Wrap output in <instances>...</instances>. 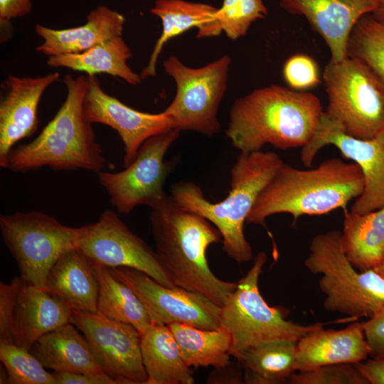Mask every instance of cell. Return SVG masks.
Here are the masks:
<instances>
[{"label":"cell","mask_w":384,"mask_h":384,"mask_svg":"<svg viewBox=\"0 0 384 384\" xmlns=\"http://www.w3.org/2000/svg\"><path fill=\"white\" fill-rule=\"evenodd\" d=\"M372 14L378 21L384 23V0H380L379 6Z\"/></svg>","instance_id":"obj_42"},{"label":"cell","mask_w":384,"mask_h":384,"mask_svg":"<svg viewBox=\"0 0 384 384\" xmlns=\"http://www.w3.org/2000/svg\"><path fill=\"white\" fill-rule=\"evenodd\" d=\"M363 330L369 346V356L384 359V306L373 316L363 321Z\"/></svg>","instance_id":"obj_37"},{"label":"cell","mask_w":384,"mask_h":384,"mask_svg":"<svg viewBox=\"0 0 384 384\" xmlns=\"http://www.w3.org/2000/svg\"><path fill=\"white\" fill-rule=\"evenodd\" d=\"M124 23L122 14L100 6L87 15V21L82 26L58 30L36 24V32L43 39L36 50L48 57L82 53L122 36Z\"/></svg>","instance_id":"obj_22"},{"label":"cell","mask_w":384,"mask_h":384,"mask_svg":"<svg viewBox=\"0 0 384 384\" xmlns=\"http://www.w3.org/2000/svg\"><path fill=\"white\" fill-rule=\"evenodd\" d=\"M82 112L91 124H105L118 133L124 144V167L135 159L146 140L174 128L172 119L164 111L140 112L108 95L95 75H87Z\"/></svg>","instance_id":"obj_16"},{"label":"cell","mask_w":384,"mask_h":384,"mask_svg":"<svg viewBox=\"0 0 384 384\" xmlns=\"http://www.w3.org/2000/svg\"><path fill=\"white\" fill-rule=\"evenodd\" d=\"M92 262L99 283L97 312L131 324L143 334L152 323L140 299L110 267Z\"/></svg>","instance_id":"obj_30"},{"label":"cell","mask_w":384,"mask_h":384,"mask_svg":"<svg viewBox=\"0 0 384 384\" xmlns=\"http://www.w3.org/2000/svg\"><path fill=\"white\" fill-rule=\"evenodd\" d=\"M146 384H193V373L183 361L177 342L166 325H154L141 336Z\"/></svg>","instance_id":"obj_25"},{"label":"cell","mask_w":384,"mask_h":384,"mask_svg":"<svg viewBox=\"0 0 384 384\" xmlns=\"http://www.w3.org/2000/svg\"><path fill=\"white\" fill-rule=\"evenodd\" d=\"M284 164L273 151L240 152L230 169L228 195L221 201L210 202L199 186L188 181L173 184L170 196L181 208L205 218L218 228L223 249L230 257L247 262L253 253L244 224L259 194Z\"/></svg>","instance_id":"obj_4"},{"label":"cell","mask_w":384,"mask_h":384,"mask_svg":"<svg viewBox=\"0 0 384 384\" xmlns=\"http://www.w3.org/2000/svg\"><path fill=\"white\" fill-rule=\"evenodd\" d=\"M304 263L311 274L321 275L324 309L370 319L384 306V278L373 269L361 272L353 266L344 252L341 232L315 235Z\"/></svg>","instance_id":"obj_6"},{"label":"cell","mask_w":384,"mask_h":384,"mask_svg":"<svg viewBox=\"0 0 384 384\" xmlns=\"http://www.w3.org/2000/svg\"><path fill=\"white\" fill-rule=\"evenodd\" d=\"M180 132L174 128L146 140L124 170L97 173L100 183L119 213L128 214L142 205L151 208L166 195L164 187L171 166L164 156Z\"/></svg>","instance_id":"obj_11"},{"label":"cell","mask_w":384,"mask_h":384,"mask_svg":"<svg viewBox=\"0 0 384 384\" xmlns=\"http://www.w3.org/2000/svg\"><path fill=\"white\" fill-rule=\"evenodd\" d=\"M78 248L97 264L110 268H134L164 286L177 287L155 250L134 234L112 210H104L97 221L86 225Z\"/></svg>","instance_id":"obj_15"},{"label":"cell","mask_w":384,"mask_h":384,"mask_svg":"<svg viewBox=\"0 0 384 384\" xmlns=\"http://www.w3.org/2000/svg\"><path fill=\"white\" fill-rule=\"evenodd\" d=\"M132 55L129 47L121 36L82 53L49 56L47 63L50 67L67 68L84 72L87 75L106 73L120 78L132 85H137L142 82V79L127 64Z\"/></svg>","instance_id":"obj_28"},{"label":"cell","mask_w":384,"mask_h":384,"mask_svg":"<svg viewBox=\"0 0 384 384\" xmlns=\"http://www.w3.org/2000/svg\"><path fill=\"white\" fill-rule=\"evenodd\" d=\"M231 63L228 55L198 68L185 65L171 55L164 68L176 84V95L164 110L180 131H194L212 137L220 129L218 112L227 89Z\"/></svg>","instance_id":"obj_10"},{"label":"cell","mask_w":384,"mask_h":384,"mask_svg":"<svg viewBox=\"0 0 384 384\" xmlns=\"http://www.w3.org/2000/svg\"><path fill=\"white\" fill-rule=\"evenodd\" d=\"M0 361L9 384H56L53 374L29 350L14 343L0 342Z\"/></svg>","instance_id":"obj_32"},{"label":"cell","mask_w":384,"mask_h":384,"mask_svg":"<svg viewBox=\"0 0 384 384\" xmlns=\"http://www.w3.org/2000/svg\"><path fill=\"white\" fill-rule=\"evenodd\" d=\"M218 8L212 5L186 0H155L151 13L159 17L162 24L161 33L150 55L149 62L141 73L144 80L156 75L159 56L164 45L192 28H198V38L219 36L223 31L217 17Z\"/></svg>","instance_id":"obj_21"},{"label":"cell","mask_w":384,"mask_h":384,"mask_svg":"<svg viewBox=\"0 0 384 384\" xmlns=\"http://www.w3.org/2000/svg\"><path fill=\"white\" fill-rule=\"evenodd\" d=\"M324 112L313 93L272 85L233 102L225 134L242 153L260 151L267 144L282 150L302 148Z\"/></svg>","instance_id":"obj_1"},{"label":"cell","mask_w":384,"mask_h":384,"mask_svg":"<svg viewBox=\"0 0 384 384\" xmlns=\"http://www.w3.org/2000/svg\"><path fill=\"white\" fill-rule=\"evenodd\" d=\"M363 188L362 171L353 161L331 158L309 169L284 164L259 194L246 222L265 226L266 218L277 213L291 214L296 222L302 215L346 211Z\"/></svg>","instance_id":"obj_3"},{"label":"cell","mask_w":384,"mask_h":384,"mask_svg":"<svg viewBox=\"0 0 384 384\" xmlns=\"http://www.w3.org/2000/svg\"><path fill=\"white\" fill-rule=\"evenodd\" d=\"M240 363H230L225 366L215 368L209 375L208 383H245L244 374Z\"/></svg>","instance_id":"obj_40"},{"label":"cell","mask_w":384,"mask_h":384,"mask_svg":"<svg viewBox=\"0 0 384 384\" xmlns=\"http://www.w3.org/2000/svg\"><path fill=\"white\" fill-rule=\"evenodd\" d=\"M297 343L290 339H272L237 353L234 357L245 369V383H288L299 370Z\"/></svg>","instance_id":"obj_26"},{"label":"cell","mask_w":384,"mask_h":384,"mask_svg":"<svg viewBox=\"0 0 384 384\" xmlns=\"http://www.w3.org/2000/svg\"><path fill=\"white\" fill-rule=\"evenodd\" d=\"M72 313L46 290L22 279L15 304L13 343L30 350L42 336L71 322Z\"/></svg>","instance_id":"obj_20"},{"label":"cell","mask_w":384,"mask_h":384,"mask_svg":"<svg viewBox=\"0 0 384 384\" xmlns=\"http://www.w3.org/2000/svg\"><path fill=\"white\" fill-rule=\"evenodd\" d=\"M346 56L365 64L384 83V23L372 14L361 17L349 36Z\"/></svg>","instance_id":"obj_31"},{"label":"cell","mask_w":384,"mask_h":384,"mask_svg":"<svg viewBox=\"0 0 384 384\" xmlns=\"http://www.w3.org/2000/svg\"><path fill=\"white\" fill-rule=\"evenodd\" d=\"M378 274L384 278V260L381 264L376 268L373 269Z\"/></svg>","instance_id":"obj_43"},{"label":"cell","mask_w":384,"mask_h":384,"mask_svg":"<svg viewBox=\"0 0 384 384\" xmlns=\"http://www.w3.org/2000/svg\"><path fill=\"white\" fill-rule=\"evenodd\" d=\"M334 145L343 157L361 169L364 188L351 207V212L364 214L384 206V132L370 139H361L345 133L341 126L323 113L309 142L302 148L301 160L311 166L319 150Z\"/></svg>","instance_id":"obj_14"},{"label":"cell","mask_w":384,"mask_h":384,"mask_svg":"<svg viewBox=\"0 0 384 384\" xmlns=\"http://www.w3.org/2000/svg\"><path fill=\"white\" fill-rule=\"evenodd\" d=\"M150 208L155 252L173 283L223 306L237 282L217 277L206 256L210 245L222 242L220 231L205 218L181 208L167 194Z\"/></svg>","instance_id":"obj_2"},{"label":"cell","mask_w":384,"mask_h":384,"mask_svg":"<svg viewBox=\"0 0 384 384\" xmlns=\"http://www.w3.org/2000/svg\"><path fill=\"white\" fill-rule=\"evenodd\" d=\"M283 76L289 87L297 91L313 88L321 82L316 62L304 54L292 55L285 62Z\"/></svg>","instance_id":"obj_35"},{"label":"cell","mask_w":384,"mask_h":384,"mask_svg":"<svg viewBox=\"0 0 384 384\" xmlns=\"http://www.w3.org/2000/svg\"><path fill=\"white\" fill-rule=\"evenodd\" d=\"M322 77L328 96L324 113L345 133L370 139L384 132V83L368 67L346 56L330 60Z\"/></svg>","instance_id":"obj_8"},{"label":"cell","mask_w":384,"mask_h":384,"mask_svg":"<svg viewBox=\"0 0 384 384\" xmlns=\"http://www.w3.org/2000/svg\"><path fill=\"white\" fill-rule=\"evenodd\" d=\"M324 326L297 341L298 371L331 364L358 363L370 357L363 322H355L340 330L325 329Z\"/></svg>","instance_id":"obj_19"},{"label":"cell","mask_w":384,"mask_h":384,"mask_svg":"<svg viewBox=\"0 0 384 384\" xmlns=\"http://www.w3.org/2000/svg\"><path fill=\"white\" fill-rule=\"evenodd\" d=\"M45 290L73 311H97V277L92 261L78 247L65 252L54 264Z\"/></svg>","instance_id":"obj_23"},{"label":"cell","mask_w":384,"mask_h":384,"mask_svg":"<svg viewBox=\"0 0 384 384\" xmlns=\"http://www.w3.org/2000/svg\"><path fill=\"white\" fill-rule=\"evenodd\" d=\"M66 98L41 132L31 142L14 147L6 167L16 172L48 166L53 170L82 169L99 173L105 165L92 124L82 112L87 75L64 78Z\"/></svg>","instance_id":"obj_5"},{"label":"cell","mask_w":384,"mask_h":384,"mask_svg":"<svg viewBox=\"0 0 384 384\" xmlns=\"http://www.w3.org/2000/svg\"><path fill=\"white\" fill-rule=\"evenodd\" d=\"M56 384H117L106 373H53Z\"/></svg>","instance_id":"obj_39"},{"label":"cell","mask_w":384,"mask_h":384,"mask_svg":"<svg viewBox=\"0 0 384 384\" xmlns=\"http://www.w3.org/2000/svg\"><path fill=\"white\" fill-rule=\"evenodd\" d=\"M110 270L136 294L152 324L178 323L204 329L220 328L221 307L205 295L180 287L164 286L134 268Z\"/></svg>","instance_id":"obj_12"},{"label":"cell","mask_w":384,"mask_h":384,"mask_svg":"<svg viewBox=\"0 0 384 384\" xmlns=\"http://www.w3.org/2000/svg\"><path fill=\"white\" fill-rule=\"evenodd\" d=\"M356 365L368 384H384V359L371 358Z\"/></svg>","instance_id":"obj_41"},{"label":"cell","mask_w":384,"mask_h":384,"mask_svg":"<svg viewBox=\"0 0 384 384\" xmlns=\"http://www.w3.org/2000/svg\"><path fill=\"white\" fill-rule=\"evenodd\" d=\"M265 0H223L217 17L223 32L235 41L247 33L255 21L267 15Z\"/></svg>","instance_id":"obj_33"},{"label":"cell","mask_w":384,"mask_h":384,"mask_svg":"<svg viewBox=\"0 0 384 384\" xmlns=\"http://www.w3.org/2000/svg\"><path fill=\"white\" fill-rule=\"evenodd\" d=\"M21 280L19 276L9 283H0V342L13 343L14 309Z\"/></svg>","instance_id":"obj_36"},{"label":"cell","mask_w":384,"mask_h":384,"mask_svg":"<svg viewBox=\"0 0 384 384\" xmlns=\"http://www.w3.org/2000/svg\"><path fill=\"white\" fill-rule=\"evenodd\" d=\"M86 225L69 227L41 211L0 216L3 240L18 265L21 279L45 289L49 271L67 251L78 247Z\"/></svg>","instance_id":"obj_9"},{"label":"cell","mask_w":384,"mask_h":384,"mask_svg":"<svg viewBox=\"0 0 384 384\" xmlns=\"http://www.w3.org/2000/svg\"><path fill=\"white\" fill-rule=\"evenodd\" d=\"M290 384H368L356 363H338L295 372Z\"/></svg>","instance_id":"obj_34"},{"label":"cell","mask_w":384,"mask_h":384,"mask_svg":"<svg viewBox=\"0 0 384 384\" xmlns=\"http://www.w3.org/2000/svg\"><path fill=\"white\" fill-rule=\"evenodd\" d=\"M32 10L31 0H0L1 42L12 36L11 21L28 15Z\"/></svg>","instance_id":"obj_38"},{"label":"cell","mask_w":384,"mask_h":384,"mask_svg":"<svg viewBox=\"0 0 384 384\" xmlns=\"http://www.w3.org/2000/svg\"><path fill=\"white\" fill-rule=\"evenodd\" d=\"M29 351L54 371L105 373L87 341L71 322L42 336Z\"/></svg>","instance_id":"obj_24"},{"label":"cell","mask_w":384,"mask_h":384,"mask_svg":"<svg viewBox=\"0 0 384 384\" xmlns=\"http://www.w3.org/2000/svg\"><path fill=\"white\" fill-rule=\"evenodd\" d=\"M380 0H279L287 13L305 17L311 27L324 40L331 60L346 57L352 29L364 15L372 14Z\"/></svg>","instance_id":"obj_18"},{"label":"cell","mask_w":384,"mask_h":384,"mask_svg":"<svg viewBox=\"0 0 384 384\" xmlns=\"http://www.w3.org/2000/svg\"><path fill=\"white\" fill-rule=\"evenodd\" d=\"M188 366L215 368L230 363L231 336L220 327L204 329L193 326L174 323L168 325Z\"/></svg>","instance_id":"obj_29"},{"label":"cell","mask_w":384,"mask_h":384,"mask_svg":"<svg viewBox=\"0 0 384 384\" xmlns=\"http://www.w3.org/2000/svg\"><path fill=\"white\" fill-rule=\"evenodd\" d=\"M342 244L359 271L375 269L384 260V206L367 213L344 211Z\"/></svg>","instance_id":"obj_27"},{"label":"cell","mask_w":384,"mask_h":384,"mask_svg":"<svg viewBox=\"0 0 384 384\" xmlns=\"http://www.w3.org/2000/svg\"><path fill=\"white\" fill-rule=\"evenodd\" d=\"M71 323L90 344L103 372L117 384H146L141 333L99 312L73 311Z\"/></svg>","instance_id":"obj_13"},{"label":"cell","mask_w":384,"mask_h":384,"mask_svg":"<svg viewBox=\"0 0 384 384\" xmlns=\"http://www.w3.org/2000/svg\"><path fill=\"white\" fill-rule=\"evenodd\" d=\"M267 259L263 251L256 255L251 268L237 282L236 288L221 306L220 327L231 336L233 356L265 341L284 338L298 341L309 331L324 325L294 323L287 319L285 309L268 305L258 287Z\"/></svg>","instance_id":"obj_7"},{"label":"cell","mask_w":384,"mask_h":384,"mask_svg":"<svg viewBox=\"0 0 384 384\" xmlns=\"http://www.w3.org/2000/svg\"><path fill=\"white\" fill-rule=\"evenodd\" d=\"M58 73L40 77L8 76L2 83L0 102V166L15 144L33 135L38 125V107L46 90L56 82Z\"/></svg>","instance_id":"obj_17"}]
</instances>
